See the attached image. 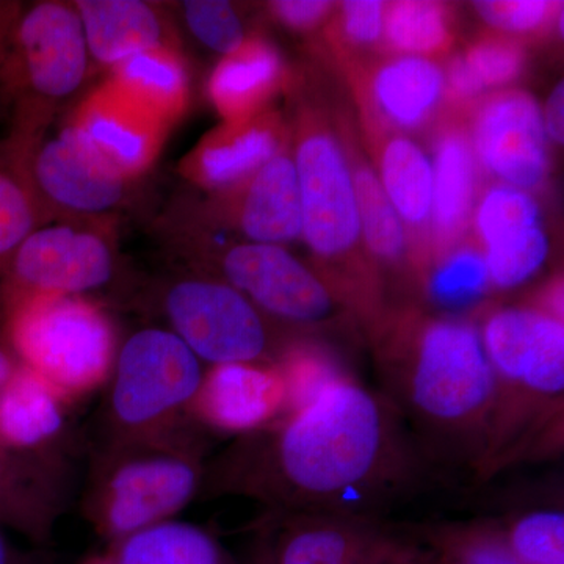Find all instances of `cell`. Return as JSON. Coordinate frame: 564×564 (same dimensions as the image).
<instances>
[{
  "mask_svg": "<svg viewBox=\"0 0 564 564\" xmlns=\"http://www.w3.org/2000/svg\"><path fill=\"white\" fill-rule=\"evenodd\" d=\"M475 196V154L469 139L448 129L436 147L433 165L434 232L443 242L455 239L469 221Z\"/></svg>",
  "mask_w": 564,
  "mask_h": 564,
  "instance_id": "603a6c76",
  "label": "cell"
},
{
  "mask_svg": "<svg viewBox=\"0 0 564 564\" xmlns=\"http://www.w3.org/2000/svg\"><path fill=\"white\" fill-rule=\"evenodd\" d=\"M445 90H448L456 101H470L485 90L484 84L470 68L464 55H458L448 65Z\"/></svg>",
  "mask_w": 564,
  "mask_h": 564,
  "instance_id": "b9f144b4",
  "label": "cell"
},
{
  "mask_svg": "<svg viewBox=\"0 0 564 564\" xmlns=\"http://www.w3.org/2000/svg\"><path fill=\"white\" fill-rule=\"evenodd\" d=\"M380 388L440 474L475 475L494 402L492 370L478 325L404 310L370 328Z\"/></svg>",
  "mask_w": 564,
  "mask_h": 564,
  "instance_id": "7a4b0ae2",
  "label": "cell"
},
{
  "mask_svg": "<svg viewBox=\"0 0 564 564\" xmlns=\"http://www.w3.org/2000/svg\"><path fill=\"white\" fill-rule=\"evenodd\" d=\"M445 93V74L429 58L403 57L375 70L370 99L386 122L399 129H417L429 121Z\"/></svg>",
  "mask_w": 564,
  "mask_h": 564,
  "instance_id": "44dd1931",
  "label": "cell"
},
{
  "mask_svg": "<svg viewBox=\"0 0 564 564\" xmlns=\"http://www.w3.org/2000/svg\"><path fill=\"white\" fill-rule=\"evenodd\" d=\"M280 133L267 122H229L203 144L196 174L209 185H229L252 176L280 154Z\"/></svg>",
  "mask_w": 564,
  "mask_h": 564,
  "instance_id": "d4e9b609",
  "label": "cell"
},
{
  "mask_svg": "<svg viewBox=\"0 0 564 564\" xmlns=\"http://www.w3.org/2000/svg\"><path fill=\"white\" fill-rule=\"evenodd\" d=\"M386 41L411 57L443 54L452 43L451 21L443 3L404 0L386 9Z\"/></svg>",
  "mask_w": 564,
  "mask_h": 564,
  "instance_id": "f1b7e54d",
  "label": "cell"
},
{
  "mask_svg": "<svg viewBox=\"0 0 564 564\" xmlns=\"http://www.w3.org/2000/svg\"><path fill=\"white\" fill-rule=\"evenodd\" d=\"M161 124L113 87L93 99L76 128L122 176H128L154 158Z\"/></svg>",
  "mask_w": 564,
  "mask_h": 564,
  "instance_id": "ac0fdd59",
  "label": "cell"
},
{
  "mask_svg": "<svg viewBox=\"0 0 564 564\" xmlns=\"http://www.w3.org/2000/svg\"><path fill=\"white\" fill-rule=\"evenodd\" d=\"M18 367H20V361H18L17 356L11 350L10 344L0 340V389L9 383Z\"/></svg>",
  "mask_w": 564,
  "mask_h": 564,
  "instance_id": "ee69618b",
  "label": "cell"
},
{
  "mask_svg": "<svg viewBox=\"0 0 564 564\" xmlns=\"http://www.w3.org/2000/svg\"><path fill=\"white\" fill-rule=\"evenodd\" d=\"M69 402L28 367H18L0 389V443L17 454L63 459L69 434Z\"/></svg>",
  "mask_w": 564,
  "mask_h": 564,
  "instance_id": "2e32d148",
  "label": "cell"
},
{
  "mask_svg": "<svg viewBox=\"0 0 564 564\" xmlns=\"http://www.w3.org/2000/svg\"><path fill=\"white\" fill-rule=\"evenodd\" d=\"M240 223L254 243H282L302 236V195L295 163L289 155H274L252 174Z\"/></svg>",
  "mask_w": 564,
  "mask_h": 564,
  "instance_id": "d6986e66",
  "label": "cell"
},
{
  "mask_svg": "<svg viewBox=\"0 0 564 564\" xmlns=\"http://www.w3.org/2000/svg\"><path fill=\"white\" fill-rule=\"evenodd\" d=\"M77 10L87 47L99 62L120 65L161 47V21L144 2L82 0Z\"/></svg>",
  "mask_w": 564,
  "mask_h": 564,
  "instance_id": "ffe728a7",
  "label": "cell"
},
{
  "mask_svg": "<svg viewBox=\"0 0 564 564\" xmlns=\"http://www.w3.org/2000/svg\"><path fill=\"white\" fill-rule=\"evenodd\" d=\"M543 113V124L545 135L555 141V143L563 144L564 141V85L558 84L554 91L549 96L545 102Z\"/></svg>",
  "mask_w": 564,
  "mask_h": 564,
  "instance_id": "7bdbcfd3",
  "label": "cell"
},
{
  "mask_svg": "<svg viewBox=\"0 0 564 564\" xmlns=\"http://www.w3.org/2000/svg\"><path fill=\"white\" fill-rule=\"evenodd\" d=\"M536 203L521 188L497 185L486 193L475 214V226L481 242L489 245L510 234L538 226Z\"/></svg>",
  "mask_w": 564,
  "mask_h": 564,
  "instance_id": "e575fe53",
  "label": "cell"
},
{
  "mask_svg": "<svg viewBox=\"0 0 564 564\" xmlns=\"http://www.w3.org/2000/svg\"><path fill=\"white\" fill-rule=\"evenodd\" d=\"M563 3L545 2V0H492V2H477L480 17L488 24L499 31L519 33V35H533L547 31L554 22L558 21Z\"/></svg>",
  "mask_w": 564,
  "mask_h": 564,
  "instance_id": "8d00e7d4",
  "label": "cell"
},
{
  "mask_svg": "<svg viewBox=\"0 0 564 564\" xmlns=\"http://www.w3.org/2000/svg\"><path fill=\"white\" fill-rule=\"evenodd\" d=\"M113 259L99 237L66 226L32 232L11 256L10 295H82L111 280Z\"/></svg>",
  "mask_w": 564,
  "mask_h": 564,
  "instance_id": "8fae6325",
  "label": "cell"
},
{
  "mask_svg": "<svg viewBox=\"0 0 564 564\" xmlns=\"http://www.w3.org/2000/svg\"><path fill=\"white\" fill-rule=\"evenodd\" d=\"M258 529L272 564H391L414 555L377 519L263 511Z\"/></svg>",
  "mask_w": 564,
  "mask_h": 564,
  "instance_id": "ba28073f",
  "label": "cell"
},
{
  "mask_svg": "<svg viewBox=\"0 0 564 564\" xmlns=\"http://www.w3.org/2000/svg\"><path fill=\"white\" fill-rule=\"evenodd\" d=\"M41 188L61 206L101 212L120 202L124 176L79 128L44 144L35 163Z\"/></svg>",
  "mask_w": 564,
  "mask_h": 564,
  "instance_id": "9a60e30c",
  "label": "cell"
},
{
  "mask_svg": "<svg viewBox=\"0 0 564 564\" xmlns=\"http://www.w3.org/2000/svg\"><path fill=\"white\" fill-rule=\"evenodd\" d=\"M508 547L524 564H564L562 507H533L499 522Z\"/></svg>",
  "mask_w": 564,
  "mask_h": 564,
  "instance_id": "d6a6232c",
  "label": "cell"
},
{
  "mask_svg": "<svg viewBox=\"0 0 564 564\" xmlns=\"http://www.w3.org/2000/svg\"><path fill=\"white\" fill-rule=\"evenodd\" d=\"M18 41L29 80L41 95L62 98L79 87L87 69L79 14L61 3H40L22 18Z\"/></svg>",
  "mask_w": 564,
  "mask_h": 564,
  "instance_id": "5bb4252c",
  "label": "cell"
},
{
  "mask_svg": "<svg viewBox=\"0 0 564 564\" xmlns=\"http://www.w3.org/2000/svg\"><path fill=\"white\" fill-rule=\"evenodd\" d=\"M33 209L24 188L0 173V262L11 258L32 234Z\"/></svg>",
  "mask_w": 564,
  "mask_h": 564,
  "instance_id": "f35d334b",
  "label": "cell"
},
{
  "mask_svg": "<svg viewBox=\"0 0 564 564\" xmlns=\"http://www.w3.org/2000/svg\"><path fill=\"white\" fill-rule=\"evenodd\" d=\"M351 174L358 202L359 228L367 248L375 258L395 262L406 250V231L402 218L393 209L372 169L355 163Z\"/></svg>",
  "mask_w": 564,
  "mask_h": 564,
  "instance_id": "f546056e",
  "label": "cell"
},
{
  "mask_svg": "<svg viewBox=\"0 0 564 564\" xmlns=\"http://www.w3.org/2000/svg\"><path fill=\"white\" fill-rule=\"evenodd\" d=\"M272 10L278 20L289 28L307 31L328 17L333 3L323 0H280L273 3Z\"/></svg>",
  "mask_w": 564,
  "mask_h": 564,
  "instance_id": "60d3db41",
  "label": "cell"
},
{
  "mask_svg": "<svg viewBox=\"0 0 564 564\" xmlns=\"http://www.w3.org/2000/svg\"><path fill=\"white\" fill-rule=\"evenodd\" d=\"M174 334L202 362H274V347L261 311L226 282L184 280L163 295Z\"/></svg>",
  "mask_w": 564,
  "mask_h": 564,
  "instance_id": "52a82bcc",
  "label": "cell"
},
{
  "mask_svg": "<svg viewBox=\"0 0 564 564\" xmlns=\"http://www.w3.org/2000/svg\"><path fill=\"white\" fill-rule=\"evenodd\" d=\"M547 254V237L540 226L486 245L484 258L491 289L511 291L525 284L544 265Z\"/></svg>",
  "mask_w": 564,
  "mask_h": 564,
  "instance_id": "836d02e7",
  "label": "cell"
},
{
  "mask_svg": "<svg viewBox=\"0 0 564 564\" xmlns=\"http://www.w3.org/2000/svg\"><path fill=\"white\" fill-rule=\"evenodd\" d=\"M444 555L445 564H524L516 558L497 521L414 527Z\"/></svg>",
  "mask_w": 564,
  "mask_h": 564,
  "instance_id": "4dcf8cb0",
  "label": "cell"
},
{
  "mask_svg": "<svg viewBox=\"0 0 564 564\" xmlns=\"http://www.w3.org/2000/svg\"><path fill=\"white\" fill-rule=\"evenodd\" d=\"M303 236L318 258L337 261L355 248L359 228L351 165L332 132L307 129L296 147Z\"/></svg>",
  "mask_w": 564,
  "mask_h": 564,
  "instance_id": "30bf717a",
  "label": "cell"
},
{
  "mask_svg": "<svg viewBox=\"0 0 564 564\" xmlns=\"http://www.w3.org/2000/svg\"><path fill=\"white\" fill-rule=\"evenodd\" d=\"M115 88L163 122L184 106L187 79L180 61L158 47L120 63Z\"/></svg>",
  "mask_w": 564,
  "mask_h": 564,
  "instance_id": "4316f807",
  "label": "cell"
},
{
  "mask_svg": "<svg viewBox=\"0 0 564 564\" xmlns=\"http://www.w3.org/2000/svg\"><path fill=\"white\" fill-rule=\"evenodd\" d=\"M0 564H21L20 555L3 536L2 530H0Z\"/></svg>",
  "mask_w": 564,
  "mask_h": 564,
  "instance_id": "f6af8a7d",
  "label": "cell"
},
{
  "mask_svg": "<svg viewBox=\"0 0 564 564\" xmlns=\"http://www.w3.org/2000/svg\"><path fill=\"white\" fill-rule=\"evenodd\" d=\"M184 6L188 28L207 47L225 55L242 47L243 25L228 2L192 0Z\"/></svg>",
  "mask_w": 564,
  "mask_h": 564,
  "instance_id": "d590c367",
  "label": "cell"
},
{
  "mask_svg": "<svg viewBox=\"0 0 564 564\" xmlns=\"http://www.w3.org/2000/svg\"><path fill=\"white\" fill-rule=\"evenodd\" d=\"M378 180L403 223L421 228L430 221L433 163L414 141L393 137L386 143Z\"/></svg>",
  "mask_w": 564,
  "mask_h": 564,
  "instance_id": "484cf974",
  "label": "cell"
},
{
  "mask_svg": "<svg viewBox=\"0 0 564 564\" xmlns=\"http://www.w3.org/2000/svg\"><path fill=\"white\" fill-rule=\"evenodd\" d=\"M484 87H500L518 79L525 54L516 41L489 36L477 41L464 54Z\"/></svg>",
  "mask_w": 564,
  "mask_h": 564,
  "instance_id": "74e56055",
  "label": "cell"
},
{
  "mask_svg": "<svg viewBox=\"0 0 564 564\" xmlns=\"http://www.w3.org/2000/svg\"><path fill=\"white\" fill-rule=\"evenodd\" d=\"M203 362L176 334L137 332L118 348L102 408V444L170 436L195 426ZM202 429V426H199Z\"/></svg>",
  "mask_w": 564,
  "mask_h": 564,
  "instance_id": "5b68a950",
  "label": "cell"
},
{
  "mask_svg": "<svg viewBox=\"0 0 564 564\" xmlns=\"http://www.w3.org/2000/svg\"><path fill=\"white\" fill-rule=\"evenodd\" d=\"M285 402V384L276 364H215L204 370L192 419L204 432L247 436L282 417Z\"/></svg>",
  "mask_w": 564,
  "mask_h": 564,
  "instance_id": "4fadbf2b",
  "label": "cell"
},
{
  "mask_svg": "<svg viewBox=\"0 0 564 564\" xmlns=\"http://www.w3.org/2000/svg\"><path fill=\"white\" fill-rule=\"evenodd\" d=\"M473 140L481 165L511 187L532 191L547 176L543 113L527 93L486 99L475 117Z\"/></svg>",
  "mask_w": 564,
  "mask_h": 564,
  "instance_id": "7c38bea8",
  "label": "cell"
},
{
  "mask_svg": "<svg viewBox=\"0 0 564 564\" xmlns=\"http://www.w3.org/2000/svg\"><path fill=\"white\" fill-rule=\"evenodd\" d=\"M491 291L481 252L463 248L437 263L425 281L430 302L447 313L477 306Z\"/></svg>",
  "mask_w": 564,
  "mask_h": 564,
  "instance_id": "1f68e13d",
  "label": "cell"
},
{
  "mask_svg": "<svg viewBox=\"0 0 564 564\" xmlns=\"http://www.w3.org/2000/svg\"><path fill=\"white\" fill-rule=\"evenodd\" d=\"M226 284L247 296L259 311L299 326L334 323L351 313L325 278L303 265L278 245H239L221 262Z\"/></svg>",
  "mask_w": 564,
  "mask_h": 564,
  "instance_id": "9c48e42d",
  "label": "cell"
},
{
  "mask_svg": "<svg viewBox=\"0 0 564 564\" xmlns=\"http://www.w3.org/2000/svg\"><path fill=\"white\" fill-rule=\"evenodd\" d=\"M68 499L66 462L17 454L0 443V527L47 540Z\"/></svg>",
  "mask_w": 564,
  "mask_h": 564,
  "instance_id": "e0dca14e",
  "label": "cell"
},
{
  "mask_svg": "<svg viewBox=\"0 0 564 564\" xmlns=\"http://www.w3.org/2000/svg\"><path fill=\"white\" fill-rule=\"evenodd\" d=\"M386 6L378 0H350L340 9V28L356 46H372L383 36Z\"/></svg>",
  "mask_w": 564,
  "mask_h": 564,
  "instance_id": "ab89813d",
  "label": "cell"
},
{
  "mask_svg": "<svg viewBox=\"0 0 564 564\" xmlns=\"http://www.w3.org/2000/svg\"><path fill=\"white\" fill-rule=\"evenodd\" d=\"M198 425L154 440L102 444L84 513L111 543L170 521L202 494L206 441Z\"/></svg>",
  "mask_w": 564,
  "mask_h": 564,
  "instance_id": "277c9868",
  "label": "cell"
},
{
  "mask_svg": "<svg viewBox=\"0 0 564 564\" xmlns=\"http://www.w3.org/2000/svg\"><path fill=\"white\" fill-rule=\"evenodd\" d=\"M440 477L393 404L350 375L236 437L207 462L202 494L243 497L263 511L383 521Z\"/></svg>",
  "mask_w": 564,
  "mask_h": 564,
  "instance_id": "6da1fadb",
  "label": "cell"
},
{
  "mask_svg": "<svg viewBox=\"0 0 564 564\" xmlns=\"http://www.w3.org/2000/svg\"><path fill=\"white\" fill-rule=\"evenodd\" d=\"M282 80L278 52L261 41H248L226 55L210 79V96L229 122L250 120Z\"/></svg>",
  "mask_w": 564,
  "mask_h": 564,
  "instance_id": "7402d4cb",
  "label": "cell"
},
{
  "mask_svg": "<svg viewBox=\"0 0 564 564\" xmlns=\"http://www.w3.org/2000/svg\"><path fill=\"white\" fill-rule=\"evenodd\" d=\"M109 564H231L207 530L170 521L148 527L113 543Z\"/></svg>",
  "mask_w": 564,
  "mask_h": 564,
  "instance_id": "cb8c5ba5",
  "label": "cell"
},
{
  "mask_svg": "<svg viewBox=\"0 0 564 564\" xmlns=\"http://www.w3.org/2000/svg\"><path fill=\"white\" fill-rule=\"evenodd\" d=\"M84 564H109V562H107V556H104V558H91V560H88V562L84 563Z\"/></svg>",
  "mask_w": 564,
  "mask_h": 564,
  "instance_id": "bcb514c9",
  "label": "cell"
},
{
  "mask_svg": "<svg viewBox=\"0 0 564 564\" xmlns=\"http://www.w3.org/2000/svg\"><path fill=\"white\" fill-rule=\"evenodd\" d=\"M7 340L21 366L69 403L107 384L118 352L109 317L77 295L10 296Z\"/></svg>",
  "mask_w": 564,
  "mask_h": 564,
  "instance_id": "8992f818",
  "label": "cell"
},
{
  "mask_svg": "<svg viewBox=\"0 0 564 564\" xmlns=\"http://www.w3.org/2000/svg\"><path fill=\"white\" fill-rule=\"evenodd\" d=\"M533 307H496L478 326L494 380L478 484L563 452L564 323Z\"/></svg>",
  "mask_w": 564,
  "mask_h": 564,
  "instance_id": "3957f363",
  "label": "cell"
},
{
  "mask_svg": "<svg viewBox=\"0 0 564 564\" xmlns=\"http://www.w3.org/2000/svg\"><path fill=\"white\" fill-rule=\"evenodd\" d=\"M274 364L285 384V414L315 402L326 389L352 375L332 348L307 339L285 345Z\"/></svg>",
  "mask_w": 564,
  "mask_h": 564,
  "instance_id": "83f0119b",
  "label": "cell"
}]
</instances>
